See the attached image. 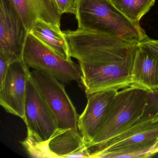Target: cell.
Wrapping results in <instances>:
<instances>
[{"instance_id":"7a4b0ae2","label":"cell","mask_w":158,"mask_h":158,"mask_svg":"<svg viewBox=\"0 0 158 158\" xmlns=\"http://www.w3.org/2000/svg\"><path fill=\"white\" fill-rule=\"evenodd\" d=\"M78 28L139 44L149 38L140 25L125 17L110 0H78Z\"/></svg>"},{"instance_id":"7c38bea8","label":"cell","mask_w":158,"mask_h":158,"mask_svg":"<svg viewBox=\"0 0 158 158\" xmlns=\"http://www.w3.org/2000/svg\"><path fill=\"white\" fill-rule=\"evenodd\" d=\"M29 33L35 23L44 21L60 28L61 16L52 0H11Z\"/></svg>"},{"instance_id":"277c9868","label":"cell","mask_w":158,"mask_h":158,"mask_svg":"<svg viewBox=\"0 0 158 158\" xmlns=\"http://www.w3.org/2000/svg\"><path fill=\"white\" fill-rule=\"evenodd\" d=\"M23 59L29 68L48 74L61 83L81 80L79 64L63 58L29 33L25 44Z\"/></svg>"},{"instance_id":"ffe728a7","label":"cell","mask_w":158,"mask_h":158,"mask_svg":"<svg viewBox=\"0 0 158 158\" xmlns=\"http://www.w3.org/2000/svg\"><path fill=\"white\" fill-rule=\"evenodd\" d=\"M10 64L2 54H0V85L6 77Z\"/></svg>"},{"instance_id":"d6986e66","label":"cell","mask_w":158,"mask_h":158,"mask_svg":"<svg viewBox=\"0 0 158 158\" xmlns=\"http://www.w3.org/2000/svg\"><path fill=\"white\" fill-rule=\"evenodd\" d=\"M138 45L153 54L158 60V40L148 38Z\"/></svg>"},{"instance_id":"3957f363","label":"cell","mask_w":158,"mask_h":158,"mask_svg":"<svg viewBox=\"0 0 158 158\" xmlns=\"http://www.w3.org/2000/svg\"><path fill=\"white\" fill-rule=\"evenodd\" d=\"M147 91L134 85L116 91L101 126L88 147L103 144L126 126L143 116Z\"/></svg>"},{"instance_id":"ac0fdd59","label":"cell","mask_w":158,"mask_h":158,"mask_svg":"<svg viewBox=\"0 0 158 158\" xmlns=\"http://www.w3.org/2000/svg\"><path fill=\"white\" fill-rule=\"evenodd\" d=\"M52 2L60 15L64 14L75 15L78 0H52Z\"/></svg>"},{"instance_id":"5b68a950","label":"cell","mask_w":158,"mask_h":158,"mask_svg":"<svg viewBox=\"0 0 158 158\" xmlns=\"http://www.w3.org/2000/svg\"><path fill=\"white\" fill-rule=\"evenodd\" d=\"M31 77L56 118L59 129H78L79 115L62 83L54 77L34 70Z\"/></svg>"},{"instance_id":"4fadbf2b","label":"cell","mask_w":158,"mask_h":158,"mask_svg":"<svg viewBox=\"0 0 158 158\" xmlns=\"http://www.w3.org/2000/svg\"><path fill=\"white\" fill-rule=\"evenodd\" d=\"M132 85L147 90L158 89V60L138 45L131 73Z\"/></svg>"},{"instance_id":"8992f818","label":"cell","mask_w":158,"mask_h":158,"mask_svg":"<svg viewBox=\"0 0 158 158\" xmlns=\"http://www.w3.org/2000/svg\"><path fill=\"white\" fill-rule=\"evenodd\" d=\"M27 138L37 142H47L58 129L55 116L40 95L30 75L27 85L24 118Z\"/></svg>"},{"instance_id":"9c48e42d","label":"cell","mask_w":158,"mask_h":158,"mask_svg":"<svg viewBox=\"0 0 158 158\" xmlns=\"http://www.w3.org/2000/svg\"><path fill=\"white\" fill-rule=\"evenodd\" d=\"M158 139V116H142L126 126L94 151L110 150L118 148L154 143Z\"/></svg>"},{"instance_id":"2e32d148","label":"cell","mask_w":158,"mask_h":158,"mask_svg":"<svg viewBox=\"0 0 158 158\" xmlns=\"http://www.w3.org/2000/svg\"><path fill=\"white\" fill-rule=\"evenodd\" d=\"M154 143L133 145L110 150L94 151L90 153L89 158H149L153 156L152 149Z\"/></svg>"},{"instance_id":"9a60e30c","label":"cell","mask_w":158,"mask_h":158,"mask_svg":"<svg viewBox=\"0 0 158 158\" xmlns=\"http://www.w3.org/2000/svg\"><path fill=\"white\" fill-rule=\"evenodd\" d=\"M115 8L130 22L138 25L154 5L155 0H110Z\"/></svg>"},{"instance_id":"52a82bcc","label":"cell","mask_w":158,"mask_h":158,"mask_svg":"<svg viewBox=\"0 0 158 158\" xmlns=\"http://www.w3.org/2000/svg\"><path fill=\"white\" fill-rule=\"evenodd\" d=\"M28 33L11 0H0V54L10 64L23 60Z\"/></svg>"},{"instance_id":"6da1fadb","label":"cell","mask_w":158,"mask_h":158,"mask_svg":"<svg viewBox=\"0 0 158 158\" xmlns=\"http://www.w3.org/2000/svg\"><path fill=\"white\" fill-rule=\"evenodd\" d=\"M64 34L71 57L77 60L87 95L132 85L131 73L138 44L77 28Z\"/></svg>"},{"instance_id":"ba28073f","label":"cell","mask_w":158,"mask_h":158,"mask_svg":"<svg viewBox=\"0 0 158 158\" xmlns=\"http://www.w3.org/2000/svg\"><path fill=\"white\" fill-rule=\"evenodd\" d=\"M23 59L10 64L7 75L0 85V104L9 113L23 120L27 85L31 75Z\"/></svg>"},{"instance_id":"44dd1931","label":"cell","mask_w":158,"mask_h":158,"mask_svg":"<svg viewBox=\"0 0 158 158\" xmlns=\"http://www.w3.org/2000/svg\"><path fill=\"white\" fill-rule=\"evenodd\" d=\"M152 151L153 155L158 153V139L152 146Z\"/></svg>"},{"instance_id":"5bb4252c","label":"cell","mask_w":158,"mask_h":158,"mask_svg":"<svg viewBox=\"0 0 158 158\" xmlns=\"http://www.w3.org/2000/svg\"><path fill=\"white\" fill-rule=\"evenodd\" d=\"M29 33L63 58L72 60L68 41L60 28L39 20Z\"/></svg>"},{"instance_id":"30bf717a","label":"cell","mask_w":158,"mask_h":158,"mask_svg":"<svg viewBox=\"0 0 158 158\" xmlns=\"http://www.w3.org/2000/svg\"><path fill=\"white\" fill-rule=\"evenodd\" d=\"M116 91H98L87 95V103L78 122V129L87 144L98 133Z\"/></svg>"},{"instance_id":"8fae6325","label":"cell","mask_w":158,"mask_h":158,"mask_svg":"<svg viewBox=\"0 0 158 158\" xmlns=\"http://www.w3.org/2000/svg\"><path fill=\"white\" fill-rule=\"evenodd\" d=\"M53 158H89L91 151L78 129L58 128L48 140Z\"/></svg>"},{"instance_id":"e0dca14e","label":"cell","mask_w":158,"mask_h":158,"mask_svg":"<svg viewBox=\"0 0 158 158\" xmlns=\"http://www.w3.org/2000/svg\"><path fill=\"white\" fill-rule=\"evenodd\" d=\"M158 116V89L147 90L143 116Z\"/></svg>"}]
</instances>
